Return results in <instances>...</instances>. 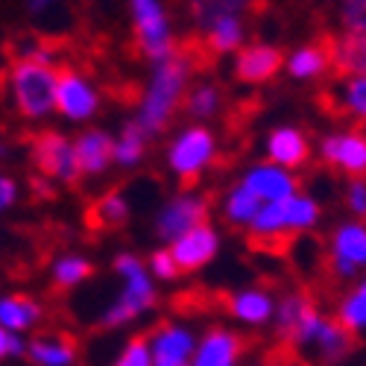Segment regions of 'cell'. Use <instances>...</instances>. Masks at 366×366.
Wrapping results in <instances>:
<instances>
[{
  "label": "cell",
  "mask_w": 366,
  "mask_h": 366,
  "mask_svg": "<svg viewBox=\"0 0 366 366\" xmlns=\"http://www.w3.org/2000/svg\"><path fill=\"white\" fill-rule=\"evenodd\" d=\"M194 68H197V59L194 53H185V50H176L170 59L152 65L149 79L144 85V94L135 109V117H132L149 138L162 135L170 127L173 114L182 109Z\"/></svg>",
  "instance_id": "obj_1"
},
{
  "label": "cell",
  "mask_w": 366,
  "mask_h": 366,
  "mask_svg": "<svg viewBox=\"0 0 366 366\" xmlns=\"http://www.w3.org/2000/svg\"><path fill=\"white\" fill-rule=\"evenodd\" d=\"M114 272L120 279V293L106 305V311L100 317V325L114 331L124 328L135 320H141L144 314H149L159 302V290H156V279L149 276L147 264L135 255V252H120L114 255Z\"/></svg>",
  "instance_id": "obj_2"
},
{
  "label": "cell",
  "mask_w": 366,
  "mask_h": 366,
  "mask_svg": "<svg viewBox=\"0 0 366 366\" xmlns=\"http://www.w3.org/2000/svg\"><path fill=\"white\" fill-rule=\"evenodd\" d=\"M317 223H320V202L311 194H293L290 199L261 205L247 234L255 247H285L296 234L311 232Z\"/></svg>",
  "instance_id": "obj_3"
},
{
  "label": "cell",
  "mask_w": 366,
  "mask_h": 366,
  "mask_svg": "<svg viewBox=\"0 0 366 366\" xmlns=\"http://www.w3.org/2000/svg\"><path fill=\"white\" fill-rule=\"evenodd\" d=\"M56 82L59 71L53 65L15 59L6 71V94L12 109L24 120H47L56 114Z\"/></svg>",
  "instance_id": "obj_4"
},
{
  "label": "cell",
  "mask_w": 366,
  "mask_h": 366,
  "mask_svg": "<svg viewBox=\"0 0 366 366\" xmlns=\"http://www.w3.org/2000/svg\"><path fill=\"white\" fill-rule=\"evenodd\" d=\"M129 4V21H132V36L135 47L144 59L152 65L170 59L179 44L173 36V21L162 0H127Z\"/></svg>",
  "instance_id": "obj_5"
},
{
  "label": "cell",
  "mask_w": 366,
  "mask_h": 366,
  "mask_svg": "<svg viewBox=\"0 0 366 366\" xmlns=\"http://www.w3.org/2000/svg\"><path fill=\"white\" fill-rule=\"evenodd\" d=\"M217 162V135L202 124L179 129L167 144V167L179 182H197Z\"/></svg>",
  "instance_id": "obj_6"
},
{
  "label": "cell",
  "mask_w": 366,
  "mask_h": 366,
  "mask_svg": "<svg viewBox=\"0 0 366 366\" xmlns=\"http://www.w3.org/2000/svg\"><path fill=\"white\" fill-rule=\"evenodd\" d=\"M29 159H33L39 176L47 179V185H76L82 179L74 141L59 129L39 132L29 144Z\"/></svg>",
  "instance_id": "obj_7"
},
{
  "label": "cell",
  "mask_w": 366,
  "mask_h": 366,
  "mask_svg": "<svg viewBox=\"0 0 366 366\" xmlns=\"http://www.w3.org/2000/svg\"><path fill=\"white\" fill-rule=\"evenodd\" d=\"M208 211H211V205L202 194L179 191L167 202H162V208L156 211V220H152V229H156V237L170 247L182 234H188L191 229L208 223Z\"/></svg>",
  "instance_id": "obj_8"
},
{
  "label": "cell",
  "mask_w": 366,
  "mask_h": 366,
  "mask_svg": "<svg viewBox=\"0 0 366 366\" xmlns=\"http://www.w3.org/2000/svg\"><path fill=\"white\" fill-rule=\"evenodd\" d=\"M100 112V91L82 71L62 68L56 82V114L71 124H88Z\"/></svg>",
  "instance_id": "obj_9"
},
{
  "label": "cell",
  "mask_w": 366,
  "mask_h": 366,
  "mask_svg": "<svg viewBox=\"0 0 366 366\" xmlns=\"http://www.w3.org/2000/svg\"><path fill=\"white\" fill-rule=\"evenodd\" d=\"M366 267V226L343 223L334 229L328 247V272L334 279H352Z\"/></svg>",
  "instance_id": "obj_10"
},
{
  "label": "cell",
  "mask_w": 366,
  "mask_h": 366,
  "mask_svg": "<svg viewBox=\"0 0 366 366\" xmlns=\"http://www.w3.org/2000/svg\"><path fill=\"white\" fill-rule=\"evenodd\" d=\"M167 249H170L179 272H199L202 267H208L211 261L217 258L220 232L211 223H202V226L191 229L188 234H182L179 240H173Z\"/></svg>",
  "instance_id": "obj_11"
},
{
  "label": "cell",
  "mask_w": 366,
  "mask_h": 366,
  "mask_svg": "<svg viewBox=\"0 0 366 366\" xmlns=\"http://www.w3.org/2000/svg\"><path fill=\"white\" fill-rule=\"evenodd\" d=\"M320 159L334 170L349 173L352 179H366V135L357 129H349V132H334L322 138Z\"/></svg>",
  "instance_id": "obj_12"
},
{
  "label": "cell",
  "mask_w": 366,
  "mask_h": 366,
  "mask_svg": "<svg viewBox=\"0 0 366 366\" xmlns=\"http://www.w3.org/2000/svg\"><path fill=\"white\" fill-rule=\"evenodd\" d=\"M147 340L156 366H176V363H191L199 337L182 322H162L147 334Z\"/></svg>",
  "instance_id": "obj_13"
},
{
  "label": "cell",
  "mask_w": 366,
  "mask_h": 366,
  "mask_svg": "<svg viewBox=\"0 0 366 366\" xmlns=\"http://www.w3.org/2000/svg\"><path fill=\"white\" fill-rule=\"evenodd\" d=\"M240 185L247 188L252 197H258L264 205L267 202H282V199H290L293 194H299L296 176L285 167L269 164V162H261V164L249 167L247 173H243Z\"/></svg>",
  "instance_id": "obj_14"
},
{
  "label": "cell",
  "mask_w": 366,
  "mask_h": 366,
  "mask_svg": "<svg viewBox=\"0 0 366 366\" xmlns=\"http://www.w3.org/2000/svg\"><path fill=\"white\" fill-rule=\"evenodd\" d=\"M24 357L33 366H76L79 343L68 331H39L26 340Z\"/></svg>",
  "instance_id": "obj_15"
},
{
  "label": "cell",
  "mask_w": 366,
  "mask_h": 366,
  "mask_svg": "<svg viewBox=\"0 0 366 366\" xmlns=\"http://www.w3.org/2000/svg\"><path fill=\"white\" fill-rule=\"evenodd\" d=\"M247 352V340L229 328H208L197 340V352L191 366H240V357Z\"/></svg>",
  "instance_id": "obj_16"
},
{
  "label": "cell",
  "mask_w": 366,
  "mask_h": 366,
  "mask_svg": "<svg viewBox=\"0 0 366 366\" xmlns=\"http://www.w3.org/2000/svg\"><path fill=\"white\" fill-rule=\"evenodd\" d=\"M234 76L247 85L269 82L282 71V50L272 44H243L234 53Z\"/></svg>",
  "instance_id": "obj_17"
},
{
  "label": "cell",
  "mask_w": 366,
  "mask_h": 366,
  "mask_svg": "<svg viewBox=\"0 0 366 366\" xmlns=\"http://www.w3.org/2000/svg\"><path fill=\"white\" fill-rule=\"evenodd\" d=\"M267 162L285 167V170H299L311 162V141L296 127H279L267 135Z\"/></svg>",
  "instance_id": "obj_18"
},
{
  "label": "cell",
  "mask_w": 366,
  "mask_h": 366,
  "mask_svg": "<svg viewBox=\"0 0 366 366\" xmlns=\"http://www.w3.org/2000/svg\"><path fill=\"white\" fill-rule=\"evenodd\" d=\"M76 164L82 176H103L114 164V135L106 129H82L74 138Z\"/></svg>",
  "instance_id": "obj_19"
},
{
  "label": "cell",
  "mask_w": 366,
  "mask_h": 366,
  "mask_svg": "<svg viewBox=\"0 0 366 366\" xmlns=\"http://www.w3.org/2000/svg\"><path fill=\"white\" fill-rule=\"evenodd\" d=\"M226 311L237 322L258 328V325L272 322V317H276V299L264 287H243L226 299Z\"/></svg>",
  "instance_id": "obj_20"
},
{
  "label": "cell",
  "mask_w": 366,
  "mask_h": 366,
  "mask_svg": "<svg viewBox=\"0 0 366 366\" xmlns=\"http://www.w3.org/2000/svg\"><path fill=\"white\" fill-rule=\"evenodd\" d=\"M44 322V305L29 293H6L0 296V325L12 334H29Z\"/></svg>",
  "instance_id": "obj_21"
},
{
  "label": "cell",
  "mask_w": 366,
  "mask_h": 366,
  "mask_svg": "<svg viewBox=\"0 0 366 366\" xmlns=\"http://www.w3.org/2000/svg\"><path fill=\"white\" fill-rule=\"evenodd\" d=\"M314 311H317V302H314V296L308 290H290V293H285L276 302V317H272L279 340L287 346L290 337L296 334V328L308 320V314H314Z\"/></svg>",
  "instance_id": "obj_22"
},
{
  "label": "cell",
  "mask_w": 366,
  "mask_h": 366,
  "mask_svg": "<svg viewBox=\"0 0 366 366\" xmlns=\"http://www.w3.org/2000/svg\"><path fill=\"white\" fill-rule=\"evenodd\" d=\"M132 217V205L124 191H106L88 205V226L97 232L124 229Z\"/></svg>",
  "instance_id": "obj_23"
},
{
  "label": "cell",
  "mask_w": 366,
  "mask_h": 366,
  "mask_svg": "<svg viewBox=\"0 0 366 366\" xmlns=\"http://www.w3.org/2000/svg\"><path fill=\"white\" fill-rule=\"evenodd\" d=\"M325 100H328L325 106L337 114L366 124V76H340V82H334Z\"/></svg>",
  "instance_id": "obj_24"
},
{
  "label": "cell",
  "mask_w": 366,
  "mask_h": 366,
  "mask_svg": "<svg viewBox=\"0 0 366 366\" xmlns=\"http://www.w3.org/2000/svg\"><path fill=\"white\" fill-rule=\"evenodd\" d=\"M205 50L214 53V56H226V53H237L247 41V24H243L240 15H226L211 21L205 29Z\"/></svg>",
  "instance_id": "obj_25"
},
{
  "label": "cell",
  "mask_w": 366,
  "mask_h": 366,
  "mask_svg": "<svg viewBox=\"0 0 366 366\" xmlns=\"http://www.w3.org/2000/svg\"><path fill=\"white\" fill-rule=\"evenodd\" d=\"M331 68L337 76H366V36L331 39Z\"/></svg>",
  "instance_id": "obj_26"
},
{
  "label": "cell",
  "mask_w": 366,
  "mask_h": 366,
  "mask_svg": "<svg viewBox=\"0 0 366 366\" xmlns=\"http://www.w3.org/2000/svg\"><path fill=\"white\" fill-rule=\"evenodd\" d=\"M287 74L299 82L305 79H317L322 76L328 68H331V44L320 41V44H305L299 50H293L287 56V62H285Z\"/></svg>",
  "instance_id": "obj_27"
},
{
  "label": "cell",
  "mask_w": 366,
  "mask_h": 366,
  "mask_svg": "<svg viewBox=\"0 0 366 366\" xmlns=\"http://www.w3.org/2000/svg\"><path fill=\"white\" fill-rule=\"evenodd\" d=\"M91 276H94V264L79 252H65V255L53 258V264H50V282L56 290H74V287L85 285Z\"/></svg>",
  "instance_id": "obj_28"
},
{
  "label": "cell",
  "mask_w": 366,
  "mask_h": 366,
  "mask_svg": "<svg viewBox=\"0 0 366 366\" xmlns=\"http://www.w3.org/2000/svg\"><path fill=\"white\" fill-rule=\"evenodd\" d=\"M149 135L135 124V120H127L124 129L117 132L114 138V164L124 167V170H132L144 162L147 156V147H149Z\"/></svg>",
  "instance_id": "obj_29"
},
{
  "label": "cell",
  "mask_w": 366,
  "mask_h": 366,
  "mask_svg": "<svg viewBox=\"0 0 366 366\" xmlns=\"http://www.w3.org/2000/svg\"><path fill=\"white\" fill-rule=\"evenodd\" d=\"M258 0H185L188 15H191V21H194V26L199 29V33L217 18H226V15H240L243 18V12H249Z\"/></svg>",
  "instance_id": "obj_30"
},
{
  "label": "cell",
  "mask_w": 366,
  "mask_h": 366,
  "mask_svg": "<svg viewBox=\"0 0 366 366\" xmlns=\"http://www.w3.org/2000/svg\"><path fill=\"white\" fill-rule=\"evenodd\" d=\"M261 199L252 197L243 185H234L229 188V194L223 197V220L229 226H237V229H249V223L258 217L261 211Z\"/></svg>",
  "instance_id": "obj_31"
},
{
  "label": "cell",
  "mask_w": 366,
  "mask_h": 366,
  "mask_svg": "<svg viewBox=\"0 0 366 366\" xmlns=\"http://www.w3.org/2000/svg\"><path fill=\"white\" fill-rule=\"evenodd\" d=\"M223 106V94L220 88L214 82H197L188 88L185 94V103H182V109H185L197 124H205V120H211Z\"/></svg>",
  "instance_id": "obj_32"
},
{
  "label": "cell",
  "mask_w": 366,
  "mask_h": 366,
  "mask_svg": "<svg viewBox=\"0 0 366 366\" xmlns=\"http://www.w3.org/2000/svg\"><path fill=\"white\" fill-rule=\"evenodd\" d=\"M337 320L349 334H357L366 328V282H360L357 287H352L340 305H337Z\"/></svg>",
  "instance_id": "obj_33"
},
{
  "label": "cell",
  "mask_w": 366,
  "mask_h": 366,
  "mask_svg": "<svg viewBox=\"0 0 366 366\" xmlns=\"http://www.w3.org/2000/svg\"><path fill=\"white\" fill-rule=\"evenodd\" d=\"M112 366H156L152 352H149V340L147 337H132L124 349H120V355Z\"/></svg>",
  "instance_id": "obj_34"
},
{
  "label": "cell",
  "mask_w": 366,
  "mask_h": 366,
  "mask_svg": "<svg viewBox=\"0 0 366 366\" xmlns=\"http://www.w3.org/2000/svg\"><path fill=\"white\" fill-rule=\"evenodd\" d=\"M147 269H149V276L156 279V282H173V279H179V276H182L167 247H162V249H156V252L149 255Z\"/></svg>",
  "instance_id": "obj_35"
},
{
  "label": "cell",
  "mask_w": 366,
  "mask_h": 366,
  "mask_svg": "<svg viewBox=\"0 0 366 366\" xmlns=\"http://www.w3.org/2000/svg\"><path fill=\"white\" fill-rule=\"evenodd\" d=\"M340 21L346 36H366V0H346Z\"/></svg>",
  "instance_id": "obj_36"
},
{
  "label": "cell",
  "mask_w": 366,
  "mask_h": 366,
  "mask_svg": "<svg viewBox=\"0 0 366 366\" xmlns=\"http://www.w3.org/2000/svg\"><path fill=\"white\" fill-rule=\"evenodd\" d=\"M346 205L355 217H366V182L363 179H352L346 188Z\"/></svg>",
  "instance_id": "obj_37"
},
{
  "label": "cell",
  "mask_w": 366,
  "mask_h": 366,
  "mask_svg": "<svg viewBox=\"0 0 366 366\" xmlns=\"http://www.w3.org/2000/svg\"><path fill=\"white\" fill-rule=\"evenodd\" d=\"M21 199V185L18 179L9 173H0V214H6L9 208H15V202Z\"/></svg>",
  "instance_id": "obj_38"
},
{
  "label": "cell",
  "mask_w": 366,
  "mask_h": 366,
  "mask_svg": "<svg viewBox=\"0 0 366 366\" xmlns=\"http://www.w3.org/2000/svg\"><path fill=\"white\" fill-rule=\"evenodd\" d=\"M24 349H26V343H24L21 334H12V331H6L4 325H0V360L24 357Z\"/></svg>",
  "instance_id": "obj_39"
},
{
  "label": "cell",
  "mask_w": 366,
  "mask_h": 366,
  "mask_svg": "<svg viewBox=\"0 0 366 366\" xmlns=\"http://www.w3.org/2000/svg\"><path fill=\"white\" fill-rule=\"evenodd\" d=\"M258 366H299V360H296V352L290 346H282L279 352L264 357V363H258Z\"/></svg>",
  "instance_id": "obj_40"
},
{
  "label": "cell",
  "mask_w": 366,
  "mask_h": 366,
  "mask_svg": "<svg viewBox=\"0 0 366 366\" xmlns=\"http://www.w3.org/2000/svg\"><path fill=\"white\" fill-rule=\"evenodd\" d=\"M50 4H53V0H26V6H29V12H33V15L44 12V9H47Z\"/></svg>",
  "instance_id": "obj_41"
},
{
  "label": "cell",
  "mask_w": 366,
  "mask_h": 366,
  "mask_svg": "<svg viewBox=\"0 0 366 366\" xmlns=\"http://www.w3.org/2000/svg\"><path fill=\"white\" fill-rule=\"evenodd\" d=\"M176 366H191V363H176Z\"/></svg>",
  "instance_id": "obj_42"
}]
</instances>
